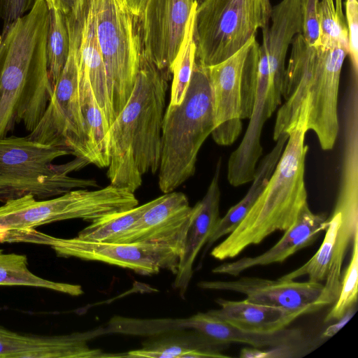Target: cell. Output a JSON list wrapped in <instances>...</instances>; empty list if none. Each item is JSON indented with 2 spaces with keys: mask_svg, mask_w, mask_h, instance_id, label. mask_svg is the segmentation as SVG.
<instances>
[{
  "mask_svg": "<svg viewBox=\"0 0 358 358\" xmlns=\"http://www.w3.org/2000/svg\"><path fill=\"white\" fill-rule=\"evenodd\" d=\"M282 90L284 103L276 114L273 138L303 128L313 131L323 150L334 147L340 131L338 93L348 50L309 45L294 36Z\"/></svg>",
  "mask_w": 358,
  "mask_h": 358,
  "instance_id": "cell-1",
  "label": "cell"
},
{
  "mask_svg": "<svg viewBox=\"0 0 358 358\" xmlns=\"http://www.w3.org/2000/svg\"><path fill=\"white\" fill-rule=\"evenodd\" d=\"M49 10L45 0L0 34V138L23 124L32 131L52 93L46 56Z\"/></svg>",
  "mask_w": 358,
  "mask_h": 358,
  "instance_id": "cell-2",
  "label": "cell"
},
{
  "mask_svg": "<svg viewBox=\"0 0 358 358\" xmlns=\"http://www.w3.org/2000/svg\"><path fill=\"white\" fill-rule=\"evenodd\" d=\"M167 87L161 71L141 52L131 94L108 131L110 185L134 193L143 175L158 171Z\"/></svg>",
  "mask_w": 358,
  "mask_h": 358,
  "instance_id": "cell-3",
  "label": "cell"
},
{
  "mask_svg": "<svg viewBox=\"0 0 358 358\" xmlns=\"http://www.w3.org/2000/svg\"><path fill=\"white\" fill-rule=\"evenodd\" d=\"M307 131L297 128L288 134L281 157L264 189L238 227L211 251L224 260L238 256L276 231H286L308 203L305 161Z\"/></svg>",
  "mask_w": 358,
  "mask_h": 358,
  "instance_id": "cell-4",
  "label": "cell"
},
{
  "mask_svg": "<svg viewBox=\"0 0 358 358\" xmlns=\"http://www.w3.org/2000/svg\"><path fill=\"white\" fill-rule=\"evenodd\" d=\"M214 129L213 98L206 66L195 62L185 97L169 104L162 129L159 187L169 193L194 176L199 152Z\"/></svg>",
  "mask_w": 358,
  "mask_h": 358,
  "instance_id": "cell-5",
  "label": "cell"
},
{
  "mask_svg": "<svg viewBox=\"0 0 358 358\" xmlns=\"http://www.w3.org/2000/svg\"><path fill=\"white\" fill-rule=\"evenodd\" d=\"M69 155H73L69 149L38 143L27 136L0 138V201L28 194L46 199L78 188L97 187L95 180L70 176L90 164L87 159L76 157L66 163H53Z\"/></svg>",
  "mask_w": 358,
  "mask_h": 358,
  "instance_id": "cell-6",
  "label": "cell"
},
{
  "mask_svg": "<svg viewBox=\"0 0 358 358\" xmlns=\"http://www.w3.org/2000/svg\"><path fill=\"white\" fill-rule=\"evenodd\" d=\"M138 204L134 192L110 184L96 190L76 189L46 199L28 194L8 200L0 206V236L67 220L93 222Z\"/></svg>",
  "mask_w": 358,
  "mask_h": 358,
  "instance_id": "cell-7",
  "label": "cell"
},
{
  "mask_svg": "<svg viewBox=\"0 0 358 358\" xmlns=\"http://www.w3.org/2000/svg\"><path fill=\"white\" fill-rule=\"evenodd\" d=\"M270 0H202L194 27V61L203 66L231 57L270 22Z\"/></svg>",
  "mask_w": 358,
  "mask_h": 358,
  "instance_id": "cell-8",
  "label": "cell"
},
{
  "mask_svg": "<svg viewBox=\"0 0 358 358\" xmlns=\"http://www.w3.org/2000/svg\"><path fill=\"white\" fill-rule=\"evenodd\" d=\"M96 31L115 117L129 100L139 70L138 17L125 0H94Z\"/></svg>",
  "mask_w": 358,
  "mask_h": 358,
  "instance_id": "cell-9",
  "label": "cell"
},
{
  "mask_svg": "<svg viewBox=\"0 0 358 358\" xmlns=\"http://www.w3.org/2000/svg\"><path fill=\"white\" fill-rule=\"evenodd\" d=\"M70 49L66 64L52 88L46 109L29 139L69 149L73 155L94 163L79 98L78 49L83 18L68 15Z\"/></svg>",
  "mask_w": 358,
  "mask_h": 358,
  "instance_id": "cell-10",
  "label": "cell"
},
{
  "mask_svg": "<svg viewBox=\"0 0 358 358\" xmlns=\"http://www.w3.org/2000/svg\"><path fill=\"white\" fill-rule=\"evenodd\" d=\"M0 243H28L50 246L60 257L98 261L132 270L140 275L161 269L176 275L180 256L171 248L155 243H116L59 238L32 229L12 231L0 236Z\"/></svg>",
  "mask_w": 358,
  "mask_h": 358,
  "instance_id": "cell-11",
  "label": "cell"
},
{
  "mask_svg": "<svg viewBox=\"0 0 358 358\" xmlns=\"http://www.w3.org/2000/svg\"><path fill=\"white\" fill-rule=\"evenodd\" d=\"M357 231L358 208L334 206L316 253L303 265L280 278L290 280L308 275V281L323 284L322 305L334 303L341 290L342 264Z\"/></svg>",
  "mask_w": 358,
  "mask_h": 358,
  "instance_id": "cell-12",
  "label": "cell"
},
{
  "mask_svg": "<svg viewBox=\"0 0 358 358\" xmlns=\"http://www.w3.org/2000/svg\"><path fill=\"white\" fill-rule=\"evenodd\" d=\"M195 0H148L138 17L141 52L169 81Z\"/></svg>",
  "mask_w": 358,
  "mask_h": 358,
  "instance_id": "cell-13",
  "label": "cell"
},
{
  "mask_svg": "<svg viewBox=\"0 0 358 358\" xmlns=\"http://www.w3.org/2000/svg\"><path fill=\"white\" fill-rule=\"evenodd\" d=\"M252 38L225 60L206 66L210 85L214 115L211 136L220 145L233 144L243 130L242 90Z\"/></svg>",
  "mask_w": 358,
  "mask_h": 358,
  "instance_id": "cell-14",
  "label": "cell"
},
{
  "mask_svg": "<svg viewBox=\"0 0 358 358\" xmlns=\"http://www.w3.org/2000/svg\"><path fill=\"white\" fill-rule=\"evenodd\" d=\"M203 289L234 292L245 295V300L303 315L323 307L322 283L296 282L278 278L268 280L257 277H241L237 280L202 281Z\"/></svg>",
  "mask_w": 358,
  "mask_h": 358,
  "instance_id": "cell-15",
  "label": "cell"
},
{
  "mask_svg": "<svg viewBox=\"0 0 358 358\" xmlns=\"http://www.w3.org/2000/svg\"><path fill=\"white\" fill-rule=\"evenodd\" d=\"M194 212L185 194H164L115 242L159 243L180 256Z\"/></svg>",
  "mask_w": 358,
  "mask_h": 358,
  "instance_id": "cell-16",
  "label": "cell"
},
{
  "mask_svg": "<svg viewBox=\"0 0 358 358\" xmlns=\"http://www.w3.org/2000/svg\"><path fill=\"white\" fill-rule=\"evenodd\" d=\"M100 329L60 335L20 333L0 324L1 358H98L116 357L92 349L88 341L101 333Z\"/></svg>",
  "mask_w": 358,
  "mask_h": 358,
  "instance_id": "cell-17",
  "label": "cell"
},
{
  "mask_svg": "<svg viewBox=\"0 0 358 358\" xmlns=\"http://www.w3.org/2000/svg\"><path fill=\"white\" fill-rule=\"evenodd\" d=\"M221 159L217 161L210 183L203 199L194 206L173 287L184 297L193 275V265L201 248L206 244L220 217V189L219 179Z\"/></svg>",
  "mask_w": 358,
  "mask_h": 358,
  "instance_id": "cell-18",
  "label": "cell"
},
{
  "mask_svg": "<svg viewBox=\"0 0 358 358\" xmlns=\"http://www.w3.org/2000/svg\"><path fill=\"white\" fill-rule=\"evenodd\" d=\"M327 226V216L313 213L306 203L296 222L285 231L282 237L268 250L258 256L243 257L220 264L212 271L214 273L237 276L255 266L281 263L297 251L311 245L325 231Z\"/></svg>",
  "mask_w": 358,
  "mask_h": 358,
  "instance_id": "cell-19",
  "label": "cell"
},
{
  "mask_svg": "<svg viewBox=\"0 0 358 358\" xmlns=\"http://www.w3.org/2000/svg\"><path fill=\"white\" fill-rule=\"evenodd\" d=\"M181 324L218 342L243 343L258 349H271L305 343L302 332L298 329L285 328L266 334L245 331L219 319L208 311L182 320Z\"/></svg>",
  "mask_w": 358,
  "mask_h": 358,
  "instance_id": "cell-20",
  "label": "cell"
},
{
  "mask_svg": "<svg viewBox=\"0 0 358 358\" xmlns=\"http://www.w3.org/2000/svg\"><path fill=\"white\" fill-rule=\"evenodd\" d=\"M78 66L86 73L98 105L108 126L115 117L109 97L105 66L96 31L94 0H85L81 38L78 49Z\"/></svg>",
  "mask_w": 358,
  "mask_h": 358,
  "instance_id": "cell-21",
  "label": "cell"
},
{
  "mask_svg": "<svg viewBox=\"0 0 358 358\" xmlns=\"http://www.w3.org/2000/svg\"><path fill=\"white\" fill-rule=\"evenodd\" d=\"M218 309L208 311L213 315L245 331L273 333L287 328L297 317L299 312H291L281 308L242 301L219 299Z\"/></svg>",
  "mask_w": 358,
  "mask_h": 358,
  "instance_id": "cell-22",
  "label": "cell"
},
{
  "mask_svg": "<svg viewBox=\"0 0 358 358\" xmlns=\"http://www.w3.org/2000/svg\"><path fill=\"white\" fill-rule=\"evenodd\" d=\"M229 344L218 342L196 330L158 336L138 350L129 351L127 357L204 358L229 357L222 354Z\"/></svg>",
  "mask_w": 358,
  "mask_h": 358,
  "instance_id": "cell-23",
  "label": "cell"
},
{
  "mask_svg": "<svg viewBox=\"0 0 358 358\" xmlns=\"http://www.w3.org/2000/svg\"><path fill=\"white\" fill-rule=\"evenodd\" d=\"M78 90L81 113L94 159L93 164L99 168L108 167L109 126L95 99L86 73L79 66Z\"/></svg>",
  "mask_w": 358,
  "mask_h": 358,
  "instance_id": "cell-24",
  "label": "cell"
},
{
  "mask_svg": "<svg viewBox=\"0 0 358 358\" xmlns=\"http://www.w3.org/2000/svg\"><path fill=\"white\" fill-rule=\"evenodd\" d=\"M0 286H25L50 289L71 296H80V285L55 282L38 276L29 268L26 255L6 253L0 249Z\"/></svg>",
  "mask_w": 358,
  "mask_h": 358,
  "instance_id": "cell-25",
  "label": "cell"
},
{
  "mask_svg": "<svg viewBox=\"0 0 358 358\" xmlns=\"http://www.w3.org/2000/svg\"><path fill=\"white\" fill-rule=\"evenodd\" d=\"M155 201V199L129 210L104 215L81 230L77 237L86 241L115 242L127 231L144 212Z\"/></svg>",
  "mask_w": 358,
  "mask_h": 358,
  "instance_id": "cell-26",
  "label": "cell"
},
{
  "mask_svg": "<svg viewBox=\"0 0 358 358\" xmlns=\"http://www.w3.org/2000/svg\"><path fill=\"white\" fill-rule=\"evenodd\" d=\"M197 5L195 0L185 26L182 43L173 61L169 102L171 105H179L182 102L191 78L196 51L193 35Z\"/></svg>",
  "mask_w": 358,
  "mask_h": 358,
  "instance_id": "cell-27",
  "label": "cell"
},
{
  "mask_svg": "<svg viewBox=\"0 0 358 358\" xmlns=\"http://www.w3.org/2000/svg\"><path fill=\"white\" fill-rule=\"evenodd\" d=\"M69 49L70 36L66 15L58 10H49L46 56L52 88L66 64Z\"/></svg>",
  "mask_w": 358,
  "mask_h": 358,
  "instance_id": "cell-28",
  "label": "cell"
},
{
  "mask_svg": "<svg viewBox=\"0 0 358 358\" xmlns=\"http://www.w3.org/2000/svg\"><path fill=\"white\" fill-rule=\"evenodd\" d=\"M358 286V231L352 241V252L345 270L339 295L335 304L327 315L324 322L340 320L350 311L357 301Z\"/></svg>",
  "mask_w": 358,
  "mask_h": 358,
  "instance_id": "cell-29",
  "label": "cell"
},
{
  "mask_svg": "<svg viewBox=\"0 0 358 358\" xmlns=\"http://www.w3.org/2000/svg\"><path fill=\"white\" fill-rule=\"evenodd\" d=\"M320 28V45L324 48L342 46L349 51L348 29L345 17L336 12L334 0L318 3Z\"/></svg>",
  "mask_w": 358,
  "mask_h": 358,
  "instance_id": "cell-30",
  "label": "cell"
},
{
  "mask_svg": "<svg viewBox=\"0 0 358 358\" xmlns=\"http://www.w3.org/2000/svg\"><path fill=\"white\" fill-rule=\"evenodd\" d=\"M319 0H301V34L310 45H320V28L318 15Z\"/></svg>",
  "mask_w": 358,
  "mask_h": 358,
  "instance_id": "cell-31",
  "label": "cell"
},
{
  "mask_svg": "<svg viewBox=\"0 0 358 358\" xmlns=\"http://www.w3.org/2000/svg\"><path fill=\"white\" fill-rule=\"evenodd\" d=\"M48 10H60L65 15H73L76 19L83 17L85 0H45Z\"/></svg>",
  "mask_w": 358,
  "mask_h": 358,
  "instance_id": "cell-32",
  "label": "cell"
},
{
  "mask_svg": "<svg viewBox=\"0 0 358 358\" xmlns=\"http://www.w3.org/2000/svg\"><path fill=\"white\" fill-rule=\"evenodd\" d=\"M345 17L347 21L358 20V1L345 0Z\"/></svg>",
  "mask_w": 358,
  "mask_h": 358,
  "instance_id": "cell-33",
  "label": "cell"
},
{
  "mask_svg": "<svg viewBox=\"0 0 358 358\" xmlns=\"http://www.w3.org/2000/svg\"><path fill=\"white\" fill-rule=\"evenodd\" d=\"M132 13L139 17L142 14L148 0H125Z\"/></svg>",
  "mask_w": 358,
  "mask_h": 358,
  "instance_id": "cell-34",
  "label": "cell"
},
{
  "mask_svg": "<svg viewBox=\"0 0 358 358\" xmlns=\"http://www.w3.org/2000/svg\"><path fill=\"white\" fill-rule=\"evenodd\" d=\"M197 1V3H199L201 2L202 0H196Z\"/></svg>",
  "mask_w": 358,
  "mask_h": 358,
  "instance_id": "cell-35",
  "label": "cell"
}]
</instances>
